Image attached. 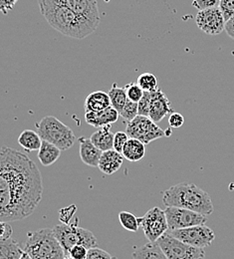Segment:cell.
Segmentation results:
<instances>
[{
    "label": "cell",
    "mask_w": 234,
    "mask_h": 259,
    "mask_svg": "<svg viewBox=\"0 0 234 259\" xmlns=\"http://www.w3.org/2000/svg\"><path fill=\"white\" fill-rule=\"evenodd\" d=\"M38 166L19 151L3 147L0 153V221L12 223L33 213L42 199Z\"/></svg>",
    "instance_id": "6da1fadb"
},
{
    "label": "cell",
    "mask_w": 234,
    "mask_h": 259,
    "mask_svg": "<svg viewBox=\"0 0 234 259\" xmlns=\"http://www.w3.org/2000/svg\"><path fill=\"white\" fill-rule=\"evenodd\" d=\"M39 8L47 22L57 31L75 39H84L98 28L86 17L77 14L54 0H38Z\"/></svg>",
    "instance_id": "7a4b0ae2"
},
{
    "label": "cell",
    "mask_w": 234,
    "mask_h": 259,
    "mask_svg": "<svg viewBox=\"0 0 234 259\" xmlns=\"http://www.w3.org/2000/svg\"><path fill=\"white\" fill-rule=\"evenodd\" d=\"M163 201L167 207H179L210 215L213 204L210 195L194 184H177L164 192Z\"/></svg>",
    "instance_id": "3957f363"
},
{
    "label": "cell",
    "mask_w": 234,
    "mask_h": 259,
    "mask_svg": "<svg viewBox=\"0 0 234 259\" xmlns=\"http://www.w3.org/2000/svg\"><path fill=\"white\" fill-rule=\"evenodd\" d=\"M24 251L32 259H64L66 254L56 239L53 228H42L28 232Z\"/></svg>",
    "instance_id": "277c9868"
},
{
    "label": "cell",
    "mask_w": 234,
    "mask_h": 259,
    "mask_svg": "<svg viewBox=\"0 0 234 259\" xmlns=\"http://www.w3.org/2000/svg\"><path fill=\"white\" fill-rule=\"evenodd\" d=\"M36 128L43 141L55 145L61 151L71 149L76 142V137L72 129L54 116L44 117L36 124Z\"/></svg>",
    "instance_id": "5b68a950"
},
{
    "label": "cell",
    "mask_w": 234,
    "mask_h": 259,
    "mask_svg": "<svg viewBox=\"0 0 234 259\" xmlns=\"http://www.w3.org/2000/svg\"><path fill=\"white\" fill-rule=\"evenodd\" d=\"M78 223V222H77ZM76 224H62L53 227V232L56 239L65 251L66 256L72 247L83 245L88 249L97 247V238L93 232L88 229L78 227Z\"/></svg>",
    "instance_id": "8992f818"
},
{
    "label": "cell",
    "mask_w": 234,
    "mask_h": 259,
    "mask_svg": "<svg viewBox=\"0 0 234 259\" xmlns=\"http://www.w3.org/2000/svg\"><path fill=\"white\" fill-rule=\"evenodd\" d=\"M167 259H204V248H198L172 237L168 233L164 234L158 241Z\"/></svg>",
    "instance_id": "52a82bcc"
},
{
    "label": "cell",
    "mask_w": 234,
    "mask_h": 259,
    "mask_svg": "<svg viewBox=\"0 0 234 259\" xmlns=\"http://www.w3.org/2000/svg\"><path fill=\"white\" fill-rule=\"evenodd\" d=\"M138 223L149 242H157L168 231L166 211L158 206L149 209L144 217L138 218Z\"/></svg>",
    "instance_id": "ba28073f"
},
{
    "label": "cell",
    "mask_w": 234,
    "mask_h": 259,
    "mask_svg": "<svg viewBox=\"0 0 234 259\" xmlns=\"http://www.w3.org/2000/svg\"><path fill=\"white\" fill-rule=\"evenodd\" d=\"M126 133L130 138L137 139L145 145L166 137L165 130L160 128L150 117L145 116H137L132 122L128 123Z\"/></svg>",
    "instance_id": "9c48e42d"
},
{
    "label": "cell",
    "mask_w": 234,
    "mask_h": 259,
    "mask_svg": "<svg viewBox=\"0 0 234 259\" xmlns=\"http://www.w3.org/2000/svg\"><path fill=\"white\" fill-rule=\"evenodd\" d=\"M167 233L183 243L198 248L210 246L215 238V233L210 227L204 226L188 227L177 230H168Z\"/></svg>",
    "instance_id": "30bf717a"
},
{
    "label": "cell",
    "mask_w": 234,
    "mask_h": 259,
    "mask_svg": "<svg viewBox=\"0 0 234 259\" xmlns=\"http://www.w3.org/2000/svg\"><path fill=\"white\" fill-rule=\"evenodd\" d=\"M167 215L168 230H177L188 227L204 226L207 222V217L199 212L179 208V207H167L165 209Z\"/></svg>",
    "instance_id": "8fae6325"
},
{
    "label": "cell",
    "mask_w": 234,
    "mask_h": 259,
    "mask_svg": "<svg viewBox=\"0 0 234 259\" xmlns=\"http://www.w3.org/2000/svg\"><path fill=\"white\" fill-rule=\"evenodd\" d=\"M196 22L201 31L208 35H217L225 30V20L219 7L199 11Z\"/></svg>",
    "instance_id": "7c38bea8"
},
{
    "label": "cell",
    "mask_w": 234,
    "mask_h": 259,
    "mask_svg": "<svg viewBox=\"0 0 234 259\" xmlns=\"http://www.w3.org/2000/svg\"><path fill=\"white\" fill-rule=\"evenodd\" d=\"M65 5L74 12L82 15L93 22L95 25L100 24V13L97 0H54Z\"/></svg>",
    "instance_id": "4fadbf2b"
},
{
    "label": "cell",
    "mask_w": 234,
    "mask_h": 259,
    "mask_svg": "<svg viewBox=\"0 0 234 259\" xmlns=\"http://www.w3.org/2000/svg\"><path fill=\"white\" fill-rule=\"evenodd\" d=\"M173 113L170 101L161 88L152 92V104L150 110V118L155 123H160L167 115Z\"/></svg>",
    "instance_id": "5bb4252c"
},
{
    "label": "cell",
    "mask_w": 234,
    "mask_h": 259,
    "mask_svg": "<svg viewBox=\"0 0 234 259\" xmlns=\"http://www.w3.org/2000/svg\"><path fill=\"white\" fill-rule=\"evenodd\" d=\"M120 113L114 108L109 107L101 112H86L85 121L88 125L95 128H103L107 126H112L119 120Z\"/></svg>",
    "instance_id": "9a60e30c"
},
{
    "label": "cell",
    "mask_w": 234,
    "mask_h": 259,
    "mask_svg": "<svg viewBox=\"0 0 234 259\" xmlns=\"http://www.w3.org/2000/svg\"><path fill=\"white\" fill-rule=\"evenodd\" d=\"M79 143H80L79 154L82 162L92 167L98 166L103 152L99 150L88 138L81 137L79 139Z\"/></svg>",
    "instance_id": "2e32d148"
},
{
    "label": "cell",
    "mask_w": 234,
    "mask_h": 259,
    "mask_svg": "<svg viewBox=\"0 0 234 259\" xmlns=\"http://www.w3.org/2000/svg\"><path fill=\"white\" fill-rule=\"evenodd\" d=\"M124 159L123 155L115 150L103 152L98 167L103 174L111 176L121 168Z\"/></svg>",
    "instance_id": "e0dca14e"
},
{
    "label": "cell",
    "mask_w": 234,
    "mask_h": 259,
    "mask_svg": "<svg viewBox=\"0 0 234 259\" xmlns=\"http://www.w3.org/2000/svg\"><path fill=\"white\" fill-rule=\"evenodd\" d=\"M111 99L108 93L103 91H96L89 94L85 100V113L86 112H101L111 107Z\"/></svg>",
    "instance_id": "ac0fdd59"
},
{
    "label": "cell",
    "mask_w": 234,
    "mask_h": 259,
    "mask_svg": "<svg viewBox=\"0 0 234 259\" xmlns=\"http://www.w3.org/2000/svg\"><path fill=\"white\" fill-rule=\"evenodd\" d=\"M112 126L103 127L97 130L90 137L91 142L102 152L114 150V138L115 134L111 132Z\"/></svg>",
    "instance_id": "d6986e66"
},
{
    "label": "cell",
    "mask_w": 234,
    "mask_h": 259,
    "mask_svg": "<svg viewBox=\"0 0 234 259\" xmlns=\"http://www.w3.org/2000/svg\"><path fill=\"white\" fill-rule=\"evenodd\" d=\"M122 155L129 162H139L146 156V145L137 139L130 138L124 147Z\"/></svg>",
    "instance_id": "ffe728a7"
},
{
    "label": "cell",
    "mask_w": 234,
    "mask_h": 259,
    "mask_svg": "<svg viewBox=\"0 0 234 259\" xmlns=\"http://www.w3.org/2000/svg\"><path fill=\"white\" fill-rule=\"evenodd\" d=\"M61 156V150L55 145L46 141L42 142V146L38 152V159L44 166L53 164Z\"/></svg>",
    "instance_id": "44dd1931"
},
{
    "label": "cell",
    "mask_w": 234,
    "mask_h": 259,
    "mask_svg": "<svg viewBox=\"0 0 234 259\" xmlns=\"http://www.w3.org/2000/svg\"><path fill=\"white\" fill-rule=\"evenodd\" d=\"M134 259H167L158 242H149L133 252Z\"/></svg>",
    "instance_id": "7402d4cb"
},
{
    "label": "cell",
    "mask_w": 234,
    "mask_h": 259,
    "mask_svg": "<svg viewBox=\"0 0 234 259\" xmlns=\"http://www.w3.org/2000/svg\"><path fill=\"white\" fill-rule=\"evenodd\" d=\"M43 140L37 132L33 130H24L18 137V144L26 151H39L42 146Z\"/></svg>",
    "instance_id": "603a6c76"
},
{
    "label": "cell",
    "mask_w": 234,
    "mask_h": 259,
    "mask_svg": "<svg viewBox=\"0 0 234 259\" xmlns=\"http://www.w3.org/2000/svg\"><path fill=\"white\" fill-rule=\"evenodd\" d=\"M24 250L12 238L0 241V259H20Z\"/></svg>",
    "instance_id": "cb8c5ba5"
},
{
    "label": "cell",
    "mask_w": 234,
    "mask_h": 259,
    "mask_svg": "<svg viewBox=\"0 0 234 259\" xmlns=\"http://www.w3.org/2000/svg\"><path fill=\"white\" fill-rule=\"evenodd\" d=\"M110 99H111V104L112 107H114L119 113L122 112V110L124 109L127 101H128V97H127V92L125 87H119L117 85V83H114L112 88L109 90L108 92Z\"/></svg>",
    "instance_id": "d4e9b609"
},
{
    "label": "cell",
    "mask_w": 234,
    "mask_h": 259,
    "mask_svg": "<svg viewBox=\"0 0 234 259\" xmlns=\"http://www.w3.org/2000/svg\"><path fill=\"white\" fill-rule=\"evenodd\" d=\"M136 84L145 92H155L159 89L158 79L153 73H143L137 77Z\"/></svg>",
    "instance_id": "484cf974"
},
{
    "label": "cell",
    "mask_w": 234,
    "mask_h": 259,
    "mask_svg": "<svg viewBox=\"0 0 234 259\" xmlns=\"http://www.w3.org/2000/svg\"><path fill=\"white\" fill-rule=\"evenodd\" d=\"M119 221L122 227L128 231L135 232L139 227L138 218H136L130 211H121L119 213Z\"/></svg>",
    "instance_id": "4316f807"
},
{
    "label": "cell",
    "mask_w": 234,
    "mask_h": 259,
    "mask_svg": "<svg viewBox=\"0 0 234 259\" xmlns=\"http://www.w3.org/2000/svg\"><path fill=\"white\" fill-rule=\"evenodd\" d=\"M120 116L123 118V120L125 122L130 123L134 120V118H136L138 116V107H137V103L132 102L128 99L124 109L122 110V112L120 113Z\"/></svg>",
    "instance_id": "83f0119b"
},
{
    "label": "cell",
    "mask_w": 234,
    "mask_h": 259,
    "mask_svg": "<svg viewBox=\"0 0 234 259\" xmlns=\"http://www.w3.org/2000/svg\"><path fill=\"white\" fill-rule=\"evenodd\" d=\"M125 89L127 92L128 99L134 103H138L145 94V91L135 83H130L126 85Z\"/></svg>",
    "instance_id": "f1b7e54d"
},
{
    "label": "cell",
    "mask_w": 234,
    "mask_h": 259,
    "mask_svg": "<svg viewBox=\"0 0 234 259\" xmlns=\"http://www.w3.org/2000/svg\"><path fill=\"white\" fill-rule=\"evenodd\" d=\"M151 104H152V92H145L144 96L137 103L138 116L149 117L150 110H151Z\"/></svg>",
    "instance_id": "f546056e"
},
{
    "label": "cell",
    "mask_w": 234,
    "mask_h": 259,
    "mask_svg": "<svg viewBox=\"0 0 234 259\" xmlns=\"http://www.w3.org/2000/svg\"><path fill=\"white\" fill-rule=\"evenodd\" d=\"M130 137L126 132H117L114 138V150L120 154L123 153L124 147L129 141Z\"/></svg>",
    "instance_id": "4dcf8cb0"
},
{
    "label": "cell",
    "mask_w": 234,
    "mask_h": 259,
    "mask_svg": "<svg viewBox=\"0 0 234 259\" xmlns=\"http://www.w3.org/2000/svg\"><path fill=\"white\" fill-rule=\"evenodd\" d=\"M218 7L223 14L225 22L234 16V0H220Z\"/></svg>",
    "instance_id": "1f68e13d"
},
{
    "label": "cell",
    "mask_w": 234,
    "mask_h": 259,
    "mask_svg": "<svg viewBox=\"0 0 234 259\" xmlns=\"http://www.w3.org/2000/svg\"><path fill=\"white\" fill-rule=\"evenodd\" d=\"M88 251L89 249L87 247L83 245H76L70 249L68 256L74 259H86Z\"/></svg>",
    "instance_id": "d6a6232c"
},
{
    "label": "cell",
    "mask_w": 234,
    "mask_h": 259,
    "mask_svg": "<svg viewBox=\"0 0 234 259\" xmlns=\"http://www.w3.org/2000/svg\"><path fill=\"white\" fill-rule=\"evenodd\" d=\"M219 3H220V0H194L193 6L199 9V11H201L207 8L218 7Z\"/></svg>",
    "instance_id": "836d02e7"
},
{
    "label": "cell",
    "mask_w": 234,
    "mask_h": 259,
    "mask_svg": "<svg viewBox=\"0 0 234 259\" xmlns=\"http://www.w3.org/2000/svg\"><path fill=\"white\" fill-rule=\"evenodd\" d=\"M86 259H115V257L99 247H93L89 249Z\"/></svg>",
    "instance_id": "e575fe53"
},
{
    "label": "cell",
    "mask_w": 234,
    "mask_h": 259,
    "mask_svg": "<svg viewBox=\"0 0 234 259\" xmlns=\"http://www.w3.org/2000/svg\"><path fill=\"white\" fill-rule=\"evenodd\" d=\"M184 124V118L179 113H171L168 117V125L170 128H180Z\"/></svg>",
    "instance_id": "d590c367"
},
{
    "label": "cell",
    "mask_w": 234,
    "mask_h": 259,
    "mask_svg": "<svg viewBox=\"0 0 234 259\" xmlns=\"http://www.w3.org/2000/svg\"><path fill=\"white\" fill-rule=\"evenodd\" d=\"M0 228H1L0 241L10 239V238H11V235H12V227H10L9 223H3V222H1Z\"/></svg>",
    "instance_id": "8d00e7d4"
},
{
    "label": "cell",
    "mask_w": 234,
    "mask_h": 259,
    "mask_svg": "<svg viewBox=\"0 0 234 259\" xmlns=\"http://www.w3.org/2000/svg\"><path fill=\"white\" fill-rule=\"evenodd\" d=\"M17 1L18 0H0V8L3 14H7V12L12 10Z\"/></svg>",
    "instance_id": "74e56055"
},
{
    "label": "cell",
    "mask_w": 234,
    "mask_h": 259,
    "mask_svg": "<svg viewBox=\"0 0 234 259\" xmlns=\"http://www.w3.org/2000/svg\"><path fill=\"white\" fill-rule=\"evenodd\" d=\"M225 31L230 38L234 39V16L225 22Z\"/></svg>",
    "instance_id": "f35d334b"
},
{
    "label": "cell",
    "mask_w": 234,
    "mask_h": 259,
    "mask_svg": "<svg viewBox=\"0 0 234 259\" xmlns=\"http://www.w3.org/2000/svg\"><path fill=\"white\" fill-rule=\"evenodd\" d=\"M20 259H32V257H31L26 251H24L23 254H22V256L20 257Z\"/></svg>",
    "instance_id": "ab89813d"
},
{
    "label": "cell",
    "mask_w": 234,
    "mask_h": 259,
    "mask_svg": "<svg viewBox=\"0 0 234 259\" xmlns=\"http://www.w3.org/2000/svg\"><path fill=\"white\" fill-rule=\"evenodd\" d=\"M165 132H166V137H169V136L171 135V129H170V128H168L167 130H165Z\"/></svg>",
    "instance_id": "60d3db41"
},
{
    "label": "cell",
    "mask_w": 234,
    "mask_h": 259,
    "mask_svg": "<svg viewBox=\"0 0 234 259\" xmlns=\"http://www.w3.org/2000/svg\"><path fill=\"white\" fill-rule=\"evenodd\" d=\"M64 259H74L72 258V257H70V256H65V258Z\"/></svg>",
    "instance_id": "b9f144b4"
}]
</instances>
